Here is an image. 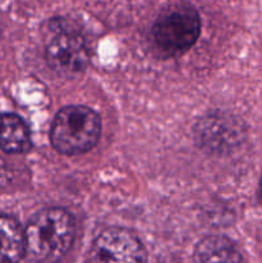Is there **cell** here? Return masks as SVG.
<instances>
[{"mask_svg":"<svg viewBox=\"0 0 262 263\" xmlns=\"http://www.w3.org/2000/svg\"><path fill=\"white\" fill-rule=\"evenodd\" d=\"M73 238V217L62 208H46L28 221L26 256L32 263H57L69 251Z\"/></svg>","mask_w":262,"mask_h":263,"instance_id":"6da1fadb","label":"cell"},{"mask_svg":"<svg viewBox=\"0 0 262 263\" xmlns=\"http://www.w3.org/2000/svg\"><path fill=\"white\" fill-rule=\"evenodd\" d=\"M100 118L84 105H69L57 113L50 131L54 149L62 154L85 153L94 148L100 136Z\"/></svg>","mask_w":262,"mask_h":263,"instance_id":"7a4b0ae2","label":"cell"},{"mask_svg":"<svg viewBox=\"0 0 262 263\" xmlns=\"http://www.w3.org/2000/svg\"><path fill=\"white\" fill-rule=\"evenodd\" d=\"M199 14L188 5L175 7L162 14L152 28L154 44L166 54H180L197 43L200 35Z\"/></svg>","mask_w":262,"mask_h":263,"instance_id":"3957f363","label":"cell"},{"mask_svg":"<svg viewBox=\"0 0 262 263\" xmlns=\"http://www.w3.org/2000/svg\"><path fill=\"white\" fill-rule=\"evenodd\" d=\"M45 55L48 64L64 76L84 71L89 62V50L85 39L79 31L63 27L58 21V27L46 40Z\"/></svg>","mask_w":262,"mask_h":263,"instance_id":"277c9868","label":"cell"},{"mask_svg":"<svg viewBox=\"0 0 262 263\" xmlns=\"http://www.w3.org/2000/svg\"><path fill=\"white\" fill-rule=\"evenodd\" d=\"M89 263H146L143 243L131 231L107 229L91 244Z\"/></svg>","mask_w":262,"mask_h":263,"instance_id":"5b68a950","label":"cell"},{"mask_svg":"<svg viewBox=\"0 0 262 263\" xmlns=\"http://www.w3.org/2000/svg\"><path fill=\"white\" fill-rule=\"evenodd\" d=\"M198 139L212 151H230L243 139V127L238 121L226 116H211L199 123Z\"/></svg>","mask_w":262,"mask_h":263,"instance_id":"8992f818","label":"cell"},{"mask_svg":"<svg viewBox=\"0 0 262 263\" xmlns=\"http://www.w3.org/2000/svg\"><path fill=\"white\" fill-rule=\"evenodd\" d=\"M194 263H246L239 249L225 236L211 235L199 241Z\"/></svg>","mask_w":262,"mask_h":263,"instance_id":"52a82bcc","label":"cell"},{"mask_svg":"<svg viewBox=\"0 0 262 263\" xmlns=\"http://www.w3.org/2000/svg\"><path fill=\"white\" fill-rule=\"evenodd\" d=\"M23 256L25 230L14 217L0 213V263H18Z\"/></svg>","mask_w":262,"mask_h":263,"instance_id":"ba28073f","label":"cell"},{"mask_svg":"<svg viewBox=\"0 0 262 263\" xmlns=\"http://www.w3.org/2000/svg\"><path fill=\"white\" fill-rule=\"evenodd\" d=\"M0 149L14 154L31 149L30 130L20 116L0 113Z\"/></svg>","mask_w":262,"mask_h":263,"instance_id":"9c48e42d","label":"cell"},{"mask_svg":"<svg viewBox=\"0 0 262 263\" xmlns=\"http://www.w3.org/2000/svg\"><path fill=\"white\" fill-rule=\"evenodd\" d=\"M259 190H261V194H262V176H261V181H259Z\"/></svg>","mask_w":262,"mask_h":263,"instance_id":"30bf717a","label":"cell"}]
</instances>
